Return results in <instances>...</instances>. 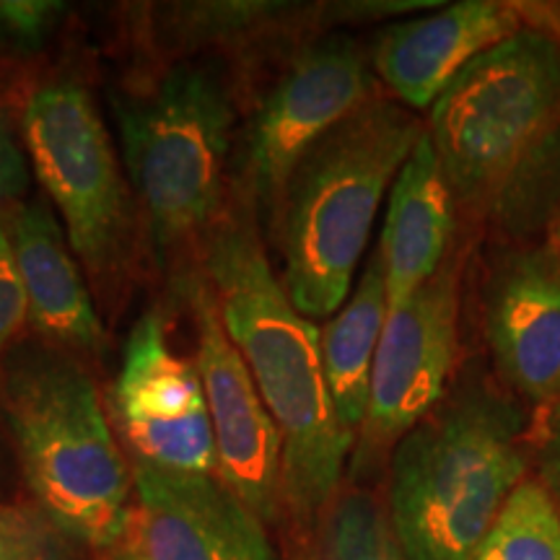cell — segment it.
<instances>
[{
    "instance_id": "1",
    "label": "cell",
    "mask_w": 560,
    "mask_h": 560,
    "mask_svg": "<svg viewBox=\"0 0 560 560\" xmlns=\"http://www.w3.org/2000/svg\"><path fill=\"white\" fill-rule=\"evenodd\" d=\"M202 272L283 441L285 506L312 520L338 499L355 444L327 387L319 327L293 306L244 210L208 231Z\"/></svg>"
},
{
    "instance_id": "2",
    "label": "cell",
    "mask_w": 560,
    "mask_h": 560,
    "mask_svg": "<svg viewBox=\"0 0 560 560\" xmlns=\"http://www.w3.org/2000/svg\"><path fill=\"white\" fill-rule=\"evenodd\" d=\"M522 405L462 382L397 441L387 520L405 560H472L527 472Z\"/></svg>"
},
{
    "instance_id": "3",
    "label": "cell",
    "mask_w": 560,
    "mask_h": 560,
    "mask_svg": "<svg viewBox=\"0 0 560 560\" xmlns=\"http://www.w3.org/2000/svg\"><path fill=\"white\" fill-rule=\"evenodd\" d=\"M425 125L400 102L376 96L301 159L280 195V280L306 319L346 304L371 229Z\"/></svg>"
},
{
    "instance_id": "4",
    "label": "cell",
    "mask_w": 560,
    "mask_h": 560,
    "mask_svg": "<svg viewBox=\"0 0 560 560\" xmlns=\"http://www.w3.org/2000/svg\"><path fill=\"white\" fill-rule=\"evenodd\" d=\"M0 410L37 509L70 542L120 548L132 475L96 384L66 350H21L0 369Z\"/></svg>"
},
{
    "instance_id": "5",
    "label": "cell",
    "mask_w": 560,
    "mask_h": 560,
    "mask_svg": "<svg viewBox=\"0 0 560 560\" xmlns=\"http://www.w3.org/2000/svg\"><path fill=\"white\" fill-rule=\"evenodd\" d=\"M130 190L151 240L172 252L219 223L236 107L213 62L174 60L112 94Z\"/></svg>"
},
{
    "instance_id": "6",
    "label": "cell",
    "mask_w": 560,
    "mask_h": 560,
    "mask_svg": "<svg viewBox=\"0 0 560 560\" xmlns=\"http://www.w3.org/2000/svg\"><path fill=\"white\" fill-rule=\"evenodd\" d=\"M454 202L490 208L509 174L560 122V39L522 26L478 55L429 109Z\"/></svg>"
},
{
    "instance_id": "7",
    "label": "cell",
    "mask_w": 560,
    "mask_h": 560,
    "mask_svg": "<svg viewBox=\"0 0 560 560\" xmlns=\"http://www.w3.org/2000/svg\"><path fill=\"white\" fill-rule=\"evenodd\" d=\"M21 138L73 255L91 276H109L128 249L130 182L91 91L73 75L39 83L21 112Z\"/></svg>"
},
{
    "instance_id": "8",
    "label": "cell",
    "mask_w": 560,
    "mask_h": 560,
    "mask_svg": "<svg viewBox=\"0 0 560 560\" xmlns=\"http://www.w3.org/2000/svg\"><path fill=\"white\" fill-rule=\"evenodd\" d=\"M371 55L350 34L304 42L265 91L244 140L242 182L276 210L301 159L350 115L374 102Z\"/></svg>"
},
{
    "instance_id": "9",
    "label": "cell",
    "mask_w": 560,
    "mask_h": 560,
    "mask_svg": "<svg viewBox=\"0 0 560 560\" xmlns=\"http://www.w3.org/2000/svg\"><path fill=\"white\" fill-rule=\"evenodd\" d=\"M109 412L136 465L195 478L219 472L200 371L172 348L156 312L143 314L125 340Z\"/></svg>"
},
{
    "instance_id": "10",
    "label": "cell",
    "mask_w": 560,
    "mask_h": 560,
    "mask_svg": "<svg viewBox=\"0 0 560 560\" xmlns=\"http://www.w3.org/2000/svg\"><path fill=\"white\" fill-rule=\"evenodd\" d=\"M195 325V366L213 425L219 478L262 522L285 506L283 441L240 348L221 319L219 301L200 270L182 278Z\"/></svg>"
},
{
    "instance_id": "11",
    "label": "cell",
    "mask_w": 560,
    "mask_h": 560,
    "mask_svg": "<svg viewBox=\"0 0 560 560\" xmlns=\"http://www.w3.org/2000/svg\"><path fill=\"white\" fill-rule=\"evenodd\" d=\"M459 348V260L441 270L384 325L361 454L392 452L446 397Z\"/></svg>"
},
{
    "instance_id": "12",
    "label": "cell",
    "mask_w": 560,
    "mask_h": 560,
    "mask_svg": "<svg viewBox=\"0 0 560 560\" xmlns=\"http://www.w3.org/2000/svg\"><path fill=\"white\" fill-rule=\"evenodd\" d=\"M136 514L125 545L138 560H278L265 522L219 478L132 465Z\"/></svg>"
},
{
    "instance_id": "13",
    "label": "cell",
    "mask_w": 560,
    "mask_h": 560,
    "mask_svg": "<svg viewBox=\"0 0 560 560\" xmlns=\"http://www.w3.org/2000/svg\"><path fill=\"white\" fill-rule=\"evenodd\" d=\"M486 338L516 395L560 405V255L556 244L509 249L486 289Z\"/></svg>"
},
{
    "instance_id": "14",
    "label": "cell",
    "mask_w": 560,
    "mask_h": 560,
    "mask_svg": "<svg viewBox=\"0 0 560 560\" xmlns=\"http://www.w3.org/2000/svg\"><path fill=\"white\" fill-rule=\"evenodd\" d=\"M520 30V11L509 3H446L376 34L371 68L402 107L431 109L478 55Z\"/></svg>"
},
{
    "instance_id": "15",
    "label": "cell",
    "mask_w": 560,
    "mask_h": 560,
    "mask_svg": "<svg viewBox=\"0 0 560 560\" xmlns=\"http://www.w3.org/2000/svg\"><path fill=\"white\" fill-rule=\"evenodd\" d=\"M5 223L34 332L70 355L102 353L107 332L52 208L21 200L5 208Z\"/></svg>"
},
{
    "instance_id": "16",
    "label": "cell",
    "mask_w": 560,
    "mask_h": 560,
    "mask_svg": "<svg viewBox=\"0 0 560 560\" xmlns=\"http://www.w3.org/2000/svg\"><path fill=\"white\" fill-rule=\"evenodd\" d=\"M454 210L452 187L429 132H423L392 185L376 247L384 262L389 312L400 310L450 260Z\"/></svg>"
},
{
    "instance_id": "17",
    "label": "cell",
    "mask_w": 560,
    "mask_h": 560,
    "mask_svg": "<svg viewBox=\"0 0 560 560\" xmlns=\"http://www.w3.org/2000/svg\"><path fill=\"white\" fill-rule=\"evenodd\" d=\"M374 13L371 3L306 5L268 3V0H208L174 3L159 13V32L177 50H249L289 37L314 21H350Z\"/></svg>"
},
{
    "instance_id": "18",
    "label": "cell",
    "mask_w": 560,
    "mask_h": 560,
    "mask_svg": "<svg viewBox=\"0 0 560 560\" xmlns=\"http://www.w3.org/2000/svg\"><path fill=\"white\" fill-rule=\"evenodd\" d=\"M389 317L387 280L380 249L371 252L346 304L319 327L322 363L340 423L359 436L369 412L371 374Z\"/></svg>"
},
{
    "instance_id": "19",
    "label": "cell",
    "mask_w": 560,
    "mask_h": 560,
    "mask_svg": "<svg viewBox=\"0 0 560 560\" xmlns=\"http://www.w3.org/2000/svg\"><path fill=\"white\" fill-rule=\"evenodd\" d=\"M472 560H560V514L540 480L511 493Z\"/></svg>"
},
{
    "instance_id": "20",
    "label": "cell",
    "mask_w": 560,
    "mask_h": 560,
    "mask_svg": "<svg viewBox=\"0 0 560 560\" xmlns=\"http://www.w3.org/2000/svg\"><path fill=\"white\" fill-rule=\"evenodd\" d=\"M560 206V122L509 174L490 202L495 223L511 236L542 229Z\"/></svg>"
},
{
    "instance_id": "21",
    "label": "cell",
    "mask_w": 560,
    "mask_h": 560,
    "mask_svg": "<svg viewBox=\"0 0 560 560\" xmlns=\"http://www.w3.org/2000/svg\"><path fill=\"white\" fill-rule=\"evenodd\" d=\"M319 560H405L387 509L366 490H340L327 509Z\"/></svg>"
},
{
    "instance_id": "22",
    "label": "cell",
    "mask_w": 560,
    "mask_h": 560,
    "mask_svg": "<svg viewBox=\"0 0 560 560\" xmlns=\"http://www.w3.org/2000/svg\"><path fill=\"white\" fill-rule=\"evenodd\" d=\"M68 542L39 509L0 503V560H70Z\"/></svg>"
},
{
    "instance_id": "23",
    "label": "cell",
    "mask_w": 560,
    "mask_h": 560,
    "mask_svg": "<svg viewBox=\"0 0 560 560\" xmlns=\"http://www.w3.org/2000/svg\"><path fill=\"white\" fill-rule=\"evenodd\" d=\"M70 11L62 0H0V47L11 55H37L60 32Z\"/></svg>"
},
{
    "instance_id": "24",
    "label": "cell",
    "mask_w": 560,
    "mask_h": 560,
    "mask_svg": "<svg viewBox=\"0 0 560 560\" xmlns=\"http://www.w3.org/2000/svg\"><path fill=\"white\" fill-rule=\"evenodd\" d=\"M24 325H30L26 293L13 257L5 210H0V369L9 359V346Z\"/></svg>"
},
{
    "instance_id": "25",
    "label": "cell",
    "mask_w": 560,
    "mask_h": 560,
    "mask_svg": "<svg viewBox=\"0 0 560 560\" xmlns=\"http://www.w3.org/2000/svg\"><path fill=\"white\" fill-rule=\"evenodd\" d=\"M30 161L11 128V120L0 109V210L21 202L30 190Z\"/></svg>"
},
{
    "instance_id": "26",
    "label": "cell",
    "mask_w": 560,
    "mask_h": 560,
    "mask_svg": "<svg viewBox=\"0 0 560 560\" xmlns=\"http://www.w3.org/2000/svg\"><path fill=\"white\" fill-rule=\"evenodd\" d=\"M540 482L560 514V405L550 410L540 444Z\"/></svg>"
},
{
    "instance_id": "27",
    "label": "cell",
    "mask_w": 560,
    "mask_h": 560,
    "mask_svg": "<svg viewBox=\"0 0 560 560\" xmlns=\"http://www.w3.org/2000/svg\"><path fill=\"white\" fill-rule=\"evenodd\" d=\"M109 560H138L136 558V552H132L128 545H120V548H115V552H112V558Z\"/></svg>"
},
{
    "instance_id": "28",
    "label": "cell",
    "mask_w": 560,
    "mask_h": 560,
    "mask_svg": "<svg viewBox=\"0 0 560 560\" xmlns=\"http://www.w3.org/2000/svg\"><path fill=\"white\" fill-rule=\"evenodd\" d=\"M556 249H558V255H560V219H558V226H556Z\"/></svg>"
}]
</instances>
